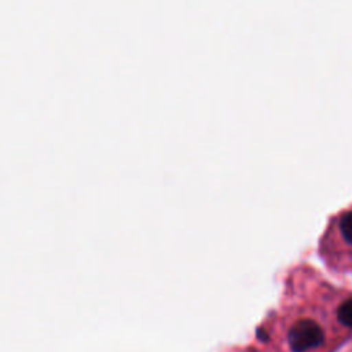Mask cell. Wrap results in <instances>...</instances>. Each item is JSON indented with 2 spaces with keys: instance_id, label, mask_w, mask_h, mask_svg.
Masks as SVG:
<instances>
[{
  "instance_id": "3957f363",
  "label": "cell",
  "mask_w": 352,
  "mask_h": 352,
  "mask_svg": "<svg viewBox=\"0 0 352 352\" xmlns=\"http://www.w3.org/2000/svg\"><path fill=\"white\" fill-rule=\"evenodd\" d=\"M340 230L344 239L352 245V212H346L340 220Z\"/></svg>"
},
{
  "instance_id": "7a4b0ae2",
  "label": "cell",
  "mask_w": 352,
  "mask_h": 352,
  "mask_svg": "<svg viewBox=\"0 0 352 352\" xmlns=\"http://www.w3.org/2000/svg\"><path fill=\"white\" fill-rule=\"evenodd\" d=\"M337 319L346 327L352 329V298L344 301L337 309Z\"/></svg>"
},
{
  "instance_id": "6da1fadb",
  "label": "cell",
  "mask_w": 352,
  "mask_h": 352,
  "mask_svg": "<svg viewBox=\"0 0 352 352\" xmlns=\"http://www.w3.org/2000/svg\"><path fill=\"white\" fill-rule=\"evenodd\" d=\"M287 340L293 352H307L320 346L324 336L320 326L315 320L301 319L292 326Z\"/></svg>"
}]
</instances>
